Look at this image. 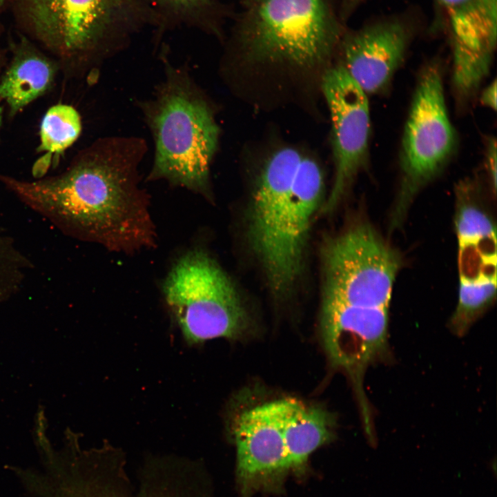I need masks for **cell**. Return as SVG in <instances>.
<instances>
[{
  "label": "cell",
  "instance_id": "2",
  "mask_svg": "<svg viewBox=\"0 0 497 497\" xmlns=\"http://www.w3.org/2000/svg\"><path fill=\"white\" fill-rule=\"evenodd\" d=\"M224 70L320 86L347 30L335 0H237Z\"/></svg>",
  "mask_w": 497,
  "mask_h": 497
},
{
  "label": "cell",
  "instance_id": "23",
  "mask_svg": "<svg viewBox=\"0 0 497 497\" xmlns=\"http://www.w3.org/2000/svg\"><path fill=\"white\" fill-rule=\"evenodd\" d=\"M5 1L6 0H0V8L3 5V3H4Z\"/></svg>",
  "mask_w": 497,
  "mask_h": 497
},
{
  "label": "cell",
  "instance_id": "1",
  "mask_svg": "<svg viewBox=\"0 0 497 497\" xmlns=\"http://www.w3.org/2000/svg\"><path fill=\"white\" fill-rule=\"evenodd\" d=\"M147 150L139 137H101L59 175L32 182L1 175L0 180L66 235L133 253L156 242L147 195L139 186Z\"/></svg>",
  "mask_w": 497,
  "mask_h": 497
},
{
  "label": "cell",
  "instance_id": "6",
  "mask_svg": "<svg viewBox=\"0 0 497 497\" xmlns=\"http://www.w3.org/2000/svg\"><path fill=\"white\" fill-rule=\"evenodd\" d=\"M33 35L61 57L95 69L126 41L138 0H20Z\"/></svg>",
  "mask_w": 497,
  "mask_h": 497
},
{
  "label": "cell",
  "instance_id": "13",
  "mask_svg": "<svg viewBox=\"0 0 497 497\" xmlns=\"http://www.w3.org/2000/svg\"><path fill=\"white\" fill-rule=\"evenodd\" d=\"M458 240L459 286L496 282V228L480 208L466 206L456 215Z\"/></svg>",
  "mask_w": 497,
  "mask_h": 497
},
{
  "label": "cell",
  "instance_id": "22",
  "mask_svg": "<svg viewBox=\"0 0 497 497\" xmlns=\"http://www.w3.org/2000/svg\"><path fill=\"white\" fill-rule=\"evenodd\" d=\"M0 101H1V98H0ZM2 110H3L2 106H1V103H0V126H1V121H2Z\"/></svg>",
  "mask_w": 497,
  "mask_h": 497
},
{
  "label": "cell",
  "instance_id": "14",
  "mask_svg": "<svg viewBox=\"0 0 497 497\" xmlns=\"http://www.w3.org/2000/svg\"><path fill=\"white\" fill-rule=\"evenodd\" d=\"M333 427L326 410L284 398L283 436L290 470L303 474L311 454L333 438Z\"/></svg>",
  "mask_w": 497,
  "mask_h": 497
},
{
  "label": "cell",
  "instance_id": "9",
  "mask_svg": "<svg viewBox=\"0 0 497 497\" xmlns=\"http://www.w3.org/2000/svg\"><path fill=\"white\" fill-rule=\"evenodd\" d=\"M320 91L332 127L334 177L323 208L329 212L369 165L371 124L368 96L339 64L325 72Z\"/></svg>",
  "mask_w": 497,
  "mask_h": 497
},
{
  "label": "cell",
  "instance_id": "3",
  "mask_svg": "<svg viewBox=\"0 0 497 497\" xmlns=\"http://www.w3.org/2000/svg\"><path fill=\"white\" fill-rule=\"evenodd\" d=\"M323 186L318 163L293 147L273 152L261 169L251 208L248 240L277 298L287 296L301 274Z\"/></svg>",
  "mask_w": 497,
  "mask_h": 497
},
{
  "label": "cell",
  "instance_id": "8",
  "mask_svg": "<svg viewBox=\"0 0 497 497\" xmlns=\"http://www.w3.org/2000/svg\"><path fill=\"white\" fill-rule=\"evenodd\" d=\"M458 146V134L446 103L442 66L439 61H431L419 72L404 124L393 222H400L416 195L447 168Z\"/></svg>",
  "mask_w": 497,
  "mask_h": 497
},
{
  "label": "cell",
  "instance_id": "16",
  "mask_svg": "<svg viewBox=\"0 0 497 497\" xmlns=\"http://www.w3.org/2000/svg\"><path fill=\"white\" fill-rule=\"evenodd\" d=\"M78 111L67 104L52 106L45 114L40 127L38 152H44L35 164L33 174L41 177L48 170L52 156L57 157L78 139L81 131Z\"/></svg>",
  "mask_w": 497,
  "mask_h": 497
},
{
  "label": "cell",
  "instance_id": "10",
  "mask_svg": "<svg viewBox=\"0 0 497 497\" xmlns=\"http://www.w3.org/2000/svg\"><path fill=\"white\" fill-rule=\"evenodd\" d=\"M451 33V88L466 108L489 76L497 43V0H436Z\"/></svg>",
  "mask_w": 497,
  "mask_h": 497
},
{
  "label": "cell",
  "instance_id": "17",
  "mask_svg": "<svg viewBox=\"0 0 497 497\" xmlns=\"http://www.w3.org/2000/svg\"><path fill=\"white\" fill-rule=\"evenodd\" d=\"M32 264L14 240L0 231V304L21 289Z\"/></svg>",
  "mask_w": 497,
  "mask_h": 497
},
{
  "label": "cell",
  "instance_id": "21",
  "mask_svg": "<svg viewBox=\"0 0 497 497\" xmlns=\"http://www.w3.org/2000/svg\"><path fill=\"white\" fill-rule=\"evenodd\" d=\"M366 0H340L338 6L340 17L344 23Z\"/></svg>",
  "mask_w": 497,
  "mask_h": 497
},
{
  "label": "cell",
  "instance_id": "20",
  "mask_svg": "<svg viewBox=\"0 0 497 497\" xmlns=\"http://www.w3.org/2000/svg\"><path fill=\"white\" fill-rule=\"evenodd\" d=\"M478 95L482 106L496 111L497 108V82L496 79L480 90Z\"/></svg>",
  "mask_w": 497,
  "mask_h": 497
},
{
  "label": "cell",
  "instance_id": "18",
  "mask_svg": "<svg viewBox=\"0 0 497 497\" xmlns=\"http://www.w3.org/2000/svg\"><path fill=\"white\" fill-rule=\"evenodd\" d=\"M159 4L182 17L205 18L211 30L217 35H222L218 23L222 10L215 0H157Z\"/></svg>",
  "mask_w": 497,
  "mask_h": 497
},
{
  "label": "cell",
  "instance_id": "12",
  "mask_svg": "<svg viewBox=\"0 0 497 497\" xmlns=\"http://www.w3.org/2000/svg\"><path fill=\"white\" fill-rule=\"evenodd\" d=\"M413 37L403 19L384 18L346 30L339 64L369 97L385 92L405 60Z\"/></svg>",
  "mask_w": 497,
  "mask_h": 497
},
{
  "label": "cell",
  "instance_id": "11",
  "mask_svg": "<svg viewBox=\"0 0 497 497\" xmlns=\"http://www.w3.org/2000/svg\"><path fill=\"white\" fill-rule=\"evenodd\" d=\"M284 411V399L264 402L243 411L233 424L242 497L282 488L290 471L283 436Z\"/></svg>",
  "mask_w": 497,
  "mask_h": 497
},
{
  "label": "cell",
  "instance_id": "7",
  "mask_svg": "<svg viewBox=\"0 0 497 497\" xmlns=\"http://www.w3.org/2000/svg\"><path fill=\"white\" fill-rule=\"evenodd\" d=\"M162 290L188 344L217 338H237L248 329V314L233 284L202 250L188 251L178 258Z\"/></svg>",
  "mask_w": 497,
  "mask_h": 497
},
{
  "label": "cell",
  "instance_id": "5",
  "mask_svg": "<svg viewBox=\"0 0 497 497\" xmlns=\"http://www.w3.org/2000/svg\"><path fill=\"white\" fill-rule=\"evenodd\" d=\"M77 438L51 448L39 458L41 467L30 468L21 484L32 497H201L193 465L162 458L148 465L134 492L124 469V456L104 444L82 449Z\"/></svg>",
  "mask_w": 497,
  "mask_h": 497
},
{
  "label": "cell",
  "instance_id": "19",
  "mask_svg": "<svg viewBox=\"0 0 497 497\" xmlns=\"http://www.w3.org/2000/svg\"><path fill=\"white\" fill-rule=\"evenodd\" d=\"M484 165L494 190L496 185L497 142L494 135H488L484 141Z\"/></svg>",
  "mask_w": 497,
  "mask_h": 497
},
{
  "label": "cell",
  "instance_id": "15",
  "mask_svg": "<svg viewBox=\"0 0 497 497\" xmlns=\"http://www.w3.org/2000/svg\"><path fill=\"white\" fill-rule=\"evenodd\" d=\"M56 66L32 45L22 41L0 81V98L15 114L51 86Z\"/></svg>",
  "mask_w": 497,
  "mask_h": 497
},
{
  "label": "cell",
  "instance_id": "4",
  "mask_svg": "<svg viewBox=\"0 0 497 497\" xmlns=\"http://www.w3.org/2000/svg\"><path fill=\"white\" fill-rule=\"evenodd\" d=\"M164 61V77L149 99L137 103L154 145L147 179L209 197L220 134L215 110L187 67Z\"/></svg>",
  "mask_w": 497,
  "mask_h": 497
}]
</instances>
